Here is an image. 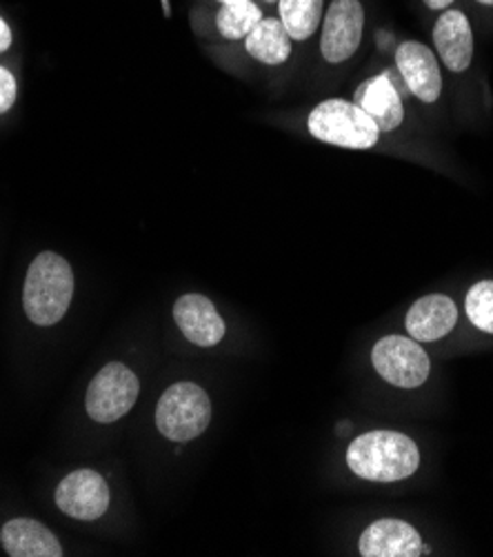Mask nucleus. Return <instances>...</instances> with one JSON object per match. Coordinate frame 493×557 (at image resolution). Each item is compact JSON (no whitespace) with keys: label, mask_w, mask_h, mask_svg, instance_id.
<instances>
[{"label":"nucleus","mask_w":493,"mask_h":557,"mask_svg":"<svg viewBox=\"0 0 493 557\" xmlns=\"http://www.w3.org/2000/svg\"><path fill=\"white\" fill-rule=\"evenodd\" d=\"M211 422V400L194 382L172 384L156 407V426L172 442H189Z\"/></svg>","instance_id":"20e7f679"},{"label":"nucleus","mask_w":493,"mask_h":557,"mask_svg":"<svg viewBox=\"0 0 493 557\" xmlns=\"http://www.w3.org/2000/svg\"><path fill=\"white\" fill-rule=\"evenodd\" d=\"M349 469L369 482H400L420 467L416 442L398 431H369L358 435L347 449Z\"/></svg>","instance_id":"f257e3e1"},{"label":"nucleus","mask_w":493,"mask_h":557,"mask_svg":"<svg viewBox=\"0 0 493 557\" xmlns=\"http://www.w3.org/2000/svg\"><path fill=\"white\" fill-rule=\"evenodd\" d=\"M362 557H418L424 555L420 533L405 520L385 518L365 529L358 542Z\"/></svg>","instance_id":"f8f14e48"},{"label":"nucleus","mask_w":493,"mask_h":557,"mask_svg":"<svg viewBox=\"0 0 493 557\" xmlns=\"http://www.w3.org/2000/svg\"><path fill=\"white\" fill-rule=\"evenodd\" d=\"M74 296V271L70 262L53 253L42 251L27 269L23 307L27 318L38 326H51L63 320Z\"/></svg>","instance_id":"f03ea898"},{"label":"nucleus","mask_w":493,"mask_h":557,"mask_svg":"<svg viewBox=\"0 0 493 557\" xmlns=\"http://www.w3.org/2000/svg\"><path fill=\"white\" fill-rule=\"evenodd\" d=\"M458 322V307L449 296L431 294L414 302L405 318L407 333L418 343L443 341Z\"/></svg>","instance_id":"4468645a"},{"label":"nucleus","mask_w":493,"mask_h":557,"mask_svg":"<svg viewBox=\"0 0 493 557\" xmlns=\"http://www.w3.org/2000/svg\"><path fill=\"white\" fill-rule=\"evenodd\" d=\"M456 3V0H422V5L427 8V10H431V12H445V10H449L452 5Z\"/></svg>","instance_id":"4be33fe9"},{"label":"nucleus","mask_w":493,"mask_h":557,"mask_svg":"<svg viewBox=\"0 0 493 557\" xmlns=\"http://www.w3.org/2000/svg\"><path fill=\"white\" fill-rule=\"evenodd\" d=\"M10 47H12V29L3 18H0V53L8 51Z\"/></svg>","instance_id":"412c9836"},{"label":"nucleus","mask_w":493,"mask_h":557,"mask_svg":"<svg viewBox=\"0 0 493 557\" xmlns=\"http://www.w3.org/2000/svg\"><path fill=\"white\" fill-rule=\"evenodd\" d=\"M174 318L183 336L198 347H215L225 338V320L218 313L215 305L200 294L178 298L174 305Z\"/></svg>","instance_id":"ddd939ff"},{"label":"nucleus","mask_w":493,"mask_h":557,"mask_svg":"<svg viewBox=\"0 0 493 557\" xmlns=\"http://www.w3.org/2000/svg\"><path fill=\"white\" fill-rule=\"evenodd\" d=\"M307 129L324 145L354 151L373 149L380 140V129L375 123L356 102L343 98H329L316 104L307 119Z\"/></svg>","instance_id":"7ed1b4c3"},{"label":"nucleus","mask_w":493,"mask_h":557,"mask_svg":"<svg viewBox=\"0 0 493 557\" xmlns=\"http://www.w3.org/2000/svg\"><path fill=\"white\" fill-rule=\"evenodd\" d=\"M398 72H380L358 85L354 91V102L375 123L380 134L396 132L405 121V102L400 87L403 81H396Z\"/></svg>","instance_id":"6e6552de"},{"label":"nucleus","mask_w":493,"mask_h":557,"mask_svg":"<svg viewBox=\"0 0 493 557\" xmlns=\"http://www.w3.org/2000/svg\"><path fill=\"white\" fill-rule=\"evenodd\" d=\"M218 3H223V5H234V3H247V0H218Z\"/></svg>","instance_id":"5701e85b"},{"label":"nucleus","mask_w":493,"mask_h":557,"mask_svg":"<svg viewBox=\"0 0 493 557\" xmlns=\"http://www.w3.org/2000/svg\"><path fill=\"white\" fill-rule=\"evenodd\" d=\"M465 311L469 322L493 336V281L476 283L465 300Z\"/></svg>","instance_id":"6ab92c4d"},{"label":"nucleus","mask_w":493,"mask_h":557,"mask_svg":"<svg viewBox=\"0 0 493 557\" xmlns=\"http://www.w3.org/2000/svg\"><path fill=\"white\" fill-rule=\"evenodd\" d=\"M433 51L452 74H463L473 63V29L463 10H445L433 23Z\"/></svg>","instance_id":"9b49d317"},{"label":"nucleus","mask_w":493,"mask_h":557,"mask_svg":"<svg viewBox=\"0 0 493 557\" xmlns=\"http://www.w3.org/2000/svg\"><path fill=\"white\" fill-rule=\"evenodd\" d=\"M57 507L76 520H98L109 509V486L100 473L78 469L59 484Z\"/></svg>","instance_id":"9d476101"},{"label":"nucleus","mask_w":493,"mask_h":557,"mask_svg":"<svg viewBox=\"0 0 493 557\" xmlns=\"http://www.w3.org/2000/svg\"><path fill=\"white\" fill-rule=\"evenodd\" d=\"M292 42L294 40L281 18H262L245 38V49L254 61L269 67H279L289 61Z\"/></svg>","instance_id":"dca6fc26"},{"label":"nucleus","mask_w":493,"mask_h":557,"mask_svg":"<svg viewBox=\"0 0 493 557\" xmlns=\"http://www.w3.org/2000/svg\"><path fill=\"white\" fill-rule=\"evenodd\" d=\"M140 394V384L136 373L121 364L112 362L98 371L87 388L85 407L91 420L109 424L116 422L132 411Z\"/></svg>","instance_id":"39448f33"},{"label":"nucleus","mask_w":493,"mask_h":557,"mask_svg":"<svg viewBox=\"0 0 493 557\" xmlns=\"http://www.w3.org/2000/svg\"><path fill=\"white\" fill-rule=\"evenodd\" d=\"M19 96V85L14 74H10L5 67H0V114L12 109Z\"/></svg>","instance_id":"aec40b11"},{"label":"nucleus","mask_w":493,"mask_h":557,"mask_svg":"<svg viewBox=\"0 0 493 557\" xmlns=\"http://www.w3.org/2000/svg\"><path fill=\"white\" fill-rule=\"evenodd\" d=\"M365 8L360 0H332L322 16L320 53L329 65L354 59L365 36Z\"/></svg>","instance_id":"423d86ee"},{"label":"nucleus","mask_w":493,"mask_h":557,"mask_svg":"<svg viewBox=\"0 0 493 557\" xmlns=\"http://www.w3.org/2000/svg\"><path fill=\"white\" fill-rule=\"evenodd\" d=\"M478 5H484V8H493V0H476Z\"/></svg>","instance_id":"b1692460"},{"label":"nucleus","mask_w":493,"mask_h":557,"mask_svg":"<svg viewBox=\"0 0 493 557\" xmlns=\"http://www.w3.org/2000/svg\"><path fill=\"white\" fill-rule=\"evenodd\" d=\"M324 16V0H279V18L292 40H309Z\"/></svg>","instance_id":"f3484780"},{"label":"nucleus","mask_w":493,"mask_h":557,"mask_svg":"<svg viewBox=\"0 0 493 557\" xmlns=\"http://www.w3.org/2000/svg\"><path fill=\"white\" fill-rule=\"evenodd\" d=\"M262 18V10L251 0L223 5L215 14V29L225 40H245Z\"/></svg>","instance_id":"a211bd4d"},{"label":"nucleus","mask_w":493,"mask_h":557,"mask_svg":"<svg viewBox=\"0 0 493 557\" xmlns=\"http://www.w3.org/2000/svg\"><path fill=\"white\" fill-rule=\"evenodd\" d=\"M396 70L420 102L433 104L443 94V72L437 55L420 40H403L396 49Z\"/></svg>","instance_id":"1a4fd4ad"},{"label":"nucleus","mask_w":493,"mask_h":557,"mask_svg":"<svg viewBox=\"0 0 493 557\" xmlns=\"http://www.w3.org/2000/svg\"><path fill=\"white\" fill-rule=\"evenodd\" d=\"M264 3H279V0H264Z\"/></svg>","instance_id":"393cba45"},{"label":"nucleus","mask_w":493,"mask_h":557,"mask_svg":"<svg viewBox=\"0 0 493 557\" xmlns=\"http://www.w3.org/2000/svg\"><path fill=\"white\" fill-rule=\"evenodd\" d=\"M373 369L378 375L398 386V388H418L427 382L431 362L424 349L414 338L387 336L375 343L371 354Z\"/></svg>","instance_id":"0eeeda50"},{"label":"nucleus","mask_w":493,"mask_h":557,"mask_svg":"<svg viewBox=\"0 0 493 557\" xmlns=\"http://www.w3.org/2000/svg\"><path fill=\"white\" fill-rule=\"evenodd\" d=\"M0 542L12 557H61L63 546L49 529L36 520L16 518L0 531Z\"/></svg>","instance_id":"2eb2a0df"}]
</instances>
